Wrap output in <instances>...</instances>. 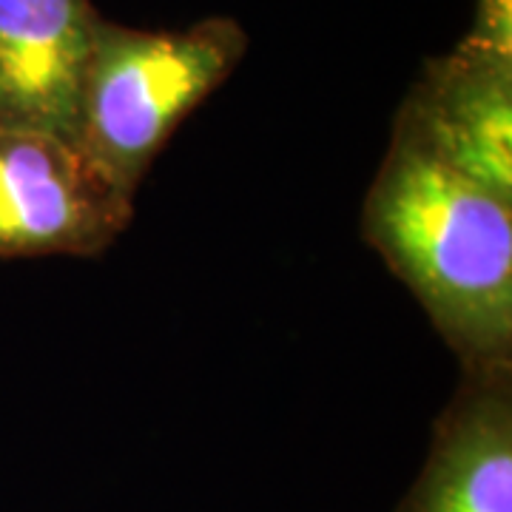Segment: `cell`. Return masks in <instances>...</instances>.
I'll use <instances>...</instances> for the list:
<instances>
[{
	"label": "cell",
	"mask_w": 512,
	"mask_h": 512,
	"mask_svg": "<svg viewBox=\"0 0 512 512\" xmlns=\"http://www.w3.org/2000/svg\"><path fill=\"white\" fill-rule=\"evenodd\" d=\"M362 237L419 299L461 370L512 365V202L390 134Z\"/></svg>",
	"instance_id": "obj_1"
},
{
	"label": "cell",
	"mask_w": 512,
	"mask_h": 512,
	"mask_svg": "<svg viewBox=\"0 0 512 512\" xmlns=\"http://www.w3.org/2000/svg\"><path fill=\"white\" fill-rule=\"evenodd\" d=\"M245 52L248 32L234 18L160 32L100 18L77 146L120 188L137 194L171 134L234 74Z\"/></svg>",
	"instance_id": "obj_2"
},
{
	"label": "cell",
	"mask_w": 512,
	"mask_h": 512,
	"mask_svg": "<svg viewBox=\"0 0 512 512\" xmlns=\"http://www.w3.org/2000/svg\"><path fill=\"white\" fill-rule=\"evenodd\" d=\"M131 214L134 194L77 143L0 128V259L97 256Z\"/></svg>",
	"instance_id": "obj_3"
},
{
	"label": "cell",
	"mask_w": 512,
	"mask_h": 512,
	"mask_svg": "<svg viewBox=\"0 0 512 512\" xmlns=\"http://www.w3.org/2000/svg\"><path fill=\"white\" fill-rule=\"evenodd\" d=\"M393 134L512 202V55L461 40L430 60Z\"/></svg>",
	"instance_id": "obj_4"
},
{
	"label": "cell",
	"mask_w": 512,
	"mask_h": 512,
	"mask_svg": "<svg viewBox=\"0 0 512 512\" xmlns=\"http://www.w3.org/2000/svg\"><path fill=\"white\" fill-rule=\"evenodd\" d=\"M100 18L92 0H0V128L77 143Z\"/></svg>",
	"instance_id": "obj_5"
},
{
	"label": "cell",
	"mask_w": 512,
	"mask_h": 512,
	"mask_svg": "<svg viewBox=\"0 0 512 512\" xmlns=\"http://www.w3.org/2000/svg\"><path fill=\"white\" fill-rule=\"evenodd\" d=\"M396 512H512V365L461 370Z\"/></svg>",
	"instance_id": "obj_6"
},
{
	"label": "cell",
	"mask_w": 512,
	"mask_h": 512,
	"mask_svg": "<svg viewBox=\"0 0 512 512\" xmlns=\"http://www.w3.org/2000/svg\"><path fill=\"white\" fill-rule=\"evenodd\" d=\"M464 40L512 55V0H478L473 29Z\"/></svg>",
	"instance_id": "obj_7"
}]
</instances>
